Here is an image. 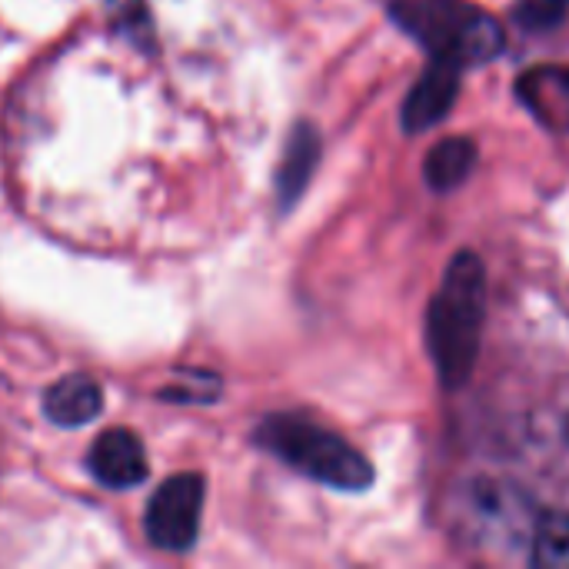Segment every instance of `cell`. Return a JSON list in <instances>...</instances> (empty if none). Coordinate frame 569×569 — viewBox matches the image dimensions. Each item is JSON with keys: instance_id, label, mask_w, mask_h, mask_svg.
<instances>
[{"instance_id": "6da1fadb", "label": "cell", "mask_w": 569, "mask_h": 569, "mask_svg": "<svg viewBox=\"0 0 569 569\" xmlns=\"http://www.w3.org/2000/svg\"><path fill=\"white\" fill-rule=\"evenodd\" d=\"M487 320V270L470 250L457 253L427 313V347L447 390L470 383Z\"/></svg>"}, {"instance_id": "7a4b0ae2", "label": "cell", "mask_w": 569, "mask_h": 569, "mask_svg": "<svg viewBox=\"0 0 569 569\" xmlns=\"http://www.w3.org/2000/svg\"><path fill=\"white\" fill-rule=\"evenodd\" d=\"M257 443L277 460H283L290 470L323 487H333L343 493H363L373 483L370 460L340 433L320 427L310 417L273 413L257 427Z\"/></svg>"}, {"instance_id": "3957f363", "label": "cell", "mask_w": 569, "mask_h": 569, "mask_svg": "<svg viewBox=\"0 0 569 569\" xmlns=\"http://www.w3.org/2000/svg\"><path fill=\"white\" fill-rule=\"evenodd\" d=\"M390 17L433 60L460 70L493 60L507 43L503 27L467 0H390Z\"/></svg>"}, {"instance_id": "277c9868", "label": "cell", "mask_w": 569, "mask_h": 569, "mask_svg": "<svg viewBox=\"0 0 569 569\" xmlns=\"http://www.w3.org/2000/svg\"><path fill=\"white\" fill-rule=\"evenodd\" d=\"M203 513V477L177 473L150 497L143 513L147 540L167 553H187L197 543Z\"/></svg>"}, {"instance_id": "5b68a950", "label": "cell", "mask_w": 569, "mask_h": 569, "mask_svg": "<svg viewBox=\"0 0 569 569\" xmlns=\"http://www.w3.org/2000/svg\"><path fill=\"white\" fill-rule=\"evenodd\" d=\"M87 470L90 477L107 487V490H130L147 480V450L137 433L113 427L100 433L87 453Z\"/></svg>"}, {"instance_id": "8992f818", "label": "cell", "mask_w": 569, "mask_h": 569, "mask_svg": "<svg viewBox=\"0 0 569 569\" xmlns=\"http://www.w3.org/2000/svg\"><path fill=\"white\" fill-rule=\"evenodd\" d=\"M460 67L453 63H443V60H433L420 80L410 87L407 100H403V130L407 133H423L430 127H437L450 107L457 103V93H460Z\"/></svg>"}, {"instance_id": "52a82bcc", "label": "cell", "mask_w": 569, "mask_h": 569, "mask_svg": "<svg viewBox=\"0 0 569 569\" xmlns=\"http://www.w3.org/2000/svg\"><path fill=\"white\" fill-rule=\"evenodd\" d=\"M463 513L470 517L467 523L490 540H520V533L527 527L523 523V517H527L523 497H517L513 490H503L500 483L470 487V510L463 507Z\"/></svg>"}, {"instance_id": "ba28073f", "label": "cell", "mask_w": 569, "mask_h": 569, "mask_svg": "<svg viewBox=\"0 0 569 569\" xmlns=\"http://www.w3.org/2000/svg\"><path fill=\"white\" fill-rule=\"evenodd\" d=\"M517 97L543 127L569 133V67H533L520 73Z\"/></svg>"}, {"instance_id": "9c48e42d", "label": "cell", "mask_w": 569, "mask_h": 569, "mask_svg": "<svg viewBox=\"0 0 569 569\" xmlns=\"http://www.w3.org/2000/svg\"><path fill=\"white\" fill-rule=\"evenodd\" d=\"M103 393L87 373H70L43 393V413L57 427H83L100 417Z\"/></svg>"}, {"instance_id": "30bf717a", "label": "cell", "mask_w": 569, "mask_h": 569, "mask_svg": "<svg viewBox=\"0 0 569 569\" xmlns=\"http://www.w3.org/2000/svg\"><path fill=\"white\" fill-rule=\"evenodd\" d=\"M320 160V137L310 123H300L290 140H287V153L280 160V173H277V193L283 207H293L300 200V193L307 190L313 170Z\"/></svg>"}, {"instance_id": "8fae6325", "label": "cell", "mask_w": 569, "mask_h": 569, "mask_svg": "<svg viewBox=\"0 0 569 569\" xmlns=\"http://www.w3.org/2000/svg\"><path fill=\"white\" fill-rule=\"evenodd\" d=\"M473 163H477V143L470 137H447L427 153L423 177H427L430 190L450 193L470 177Z\"/></svg>"}, {"instance_id": "7c38bea8", "label": "cell", "mask_w": 569, "mask_h": 569, "mask_svg": "<svg viewBox=\"0 0 569 569\" xmlns=\"http://www.w3.org/2000/svg\"><path fill=\"white\" fill-rule=\"evenodd\" d=\"M537 567H569V513H547L530 537Z\"/></svg>"}, {"instance_id": "4fadbf2b", "label": "cell", "mask_w": 569, "mask_h": 569, "mask_svg": "<svg viewBox=\"0 0 569 569\" xmlns=\"http://www.w3.org/2000/svg\"><path fill=\"white\" fill-rule=\"evenodd\" d=\"M110 10H113V20L137 30V23L147 20V0H107Z\"/></svg>"}, {"instance_id": "5bb4252c", "label": "cell", "mask_w": 569, "mask_h": 569, "mask_svg": "<svg viewBox=\"0 0 569 569\" xmlns=\"http://www.w3.org/2000/svg\"><path fill=\"white\" fill-rule=\"evenodd\" d=\"M553 3H563V7H567V3H569V0H553Z\"/></svg>"}, {"instance_id": "9a60e30c", "label": "cell", "mask_w": 569, "mask_h": 569, "mask_svg": "<svg viewBox=\"0 0 569 569\" xmlns=\"http://www.w3.org/2000/svg\"><path fill=\"white\" fill-rule=\"evenodd\" d=\"M567 437H569V413H567Z\"/></svg>"}]
</instances>
